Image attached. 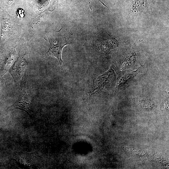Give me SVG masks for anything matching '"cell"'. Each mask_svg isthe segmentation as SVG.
<instances>
[{"label": "cell", "mask_w": 169, "mask_h": 169, "mask_svg": "<svg viewBox=\"0 0 169 169\" xmlns=\"http://www.w3.org/2000/svg\"><path fill=\"white\" fill-rule=\"evenodd\" d=\"M72 35L69 29L63 26L59 31L50 33L48 36L50 44L49 49L44 55L56 58L61 67L64 65L61 58L62 51L65 46L72 43Z\"/></svg>", "instance_id": "cell-1"}, {"label": "cell", "mask_w": 169, "mask_h": 169, "mask_svg": "<svg viewBox=\"0 0 169 169\" xmlns=\"http://www.w3.org/2000/svg\"><path fill=\"white\" fill-rule=\"evenodd\" d=\"M139 72V69H138L132 73H127L123 75L119 81L117 87L122 88L130 84L138 74Z\"/></svg>", "instance_id": "cell-5"}, {"label": "cell", "mask_w": 169, "mask_h": 169, "mask_svg": "<svg viewBox=\"0 0 169 169\" xmlns=\"http://www.w3.org/2000/svg\"><path fill=\"white\" fill-rule=\"evenodd\" d=\"M108 71L105 73L103 75L100 76L97 79L96 84L97 85V90L102 89L105 87V86L108 83L109 79L110 76L113 73V70L110 68Z\"/></svg>", "instance_id": "cell-6"}, {"label": "cell", "mask_w": 169, "mask_h": 169, "mask_svg": "<svg viewBox=\"0 0 169 169\" xmlns=\"http://www.w3.org/2000/svg\"><path fill=\"white\" fill-rule=\"evenodd\" d=\"M21 13V12H20V13ZM19 14V15H20V14Z\"/></svg>", "instance_id": "cell-9"}, {"label": "cell", "mask_w": 169, "mask_h": 169, "mask_svg": "<svg viewBox=\"0 0 169 169\" xmlns=\"http://www.w3.org/2000/svg\"><path fill=\"white\" fill-rule=\"evenodd\" d=\"M105 39L100 42V49L103 53L106 54L111 49L118 47V42L115 38L108 34Z\"/></svg>", "instance_id": "cell-4"}, {"label": "cell", "mask_w": 169, "mask_h": 169, "mask_svg": "<svg viewBox=\"0 0 169 169\" xmlns=\"http://www.w3.org/2000/svg\"><path fill=\"white\" fill-rule=\"evenodd\" d=\"M43 18V16L42 15H39L36 18L33 19L30 23L29 25L30 28L33 29L37 25H38L41 21L42 20Z\"/></svg>", "instance_id": "cell-7"}, {"label": "cell", "mask_w": 169, "mask_h": 169, "mask_svg": "<svg viewBox=\"0 0 169 169\" xmlns=\"http://www.w3.org/2000/svg\"><path fill=\"white\" fill-rule=\"evenodd\" d=\"M99 0V1H100L104 5L105 7H106L107 8H108L104 4V3H103L100 0Z\"/></svg>", "instance_id": "cell-8"}, {"label": "cell", "mask_w": 169, "mask_h": 169, "mask_svg": "<svg viewBox=\"0 0 169 169\" xmlns=\"http://www.w3.org/2000/svg\"><path fill=\"white\" fill-rule=\"evenodd\" d=\"M56 1H59V0H55Z\"/></svg>", "instance_id": "cell-10"}, {"label": "cell", "mask_w": 169, "mask_h": 169, "mask_svg": "<svg viewBox=\"0 0 169 169\" xmlns=\"http://www.w3.org/2000/svg\"><path fill=\"white\" fill-rule=\"evenodd\" d=\"M27 78L28 73H26L21 83L19 95L14 106V109L20 110L30 114L32 111V106L27 93Z\"/></svg>", "instance_id": "cell-2"}, {"label": "cell", "mask_w": 169, "mask_h": 169, "mask_svg": "<svg viewBox=\"0 0 169 169\" xmlns=\"http://www.w3.org/2000/svg\"><path fill=\"white\" fill-rule=\"evenodd\" d=\"M27 62L25 57L20 55L9 70L15 85L16 86L20 82L22 77L26 72Z\"/></svg>", "instance_id": "cell-3"}]
</instances>
